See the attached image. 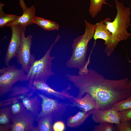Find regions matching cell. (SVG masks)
<instances>
[{
	"mask_svg": "<svg viewBox=\"0 0 131 131\" xmlns=\"http://www.w3.org/2000/svg\"><path fill=\"white\" fill-rule=\"evenodd\" d=\"M65 123L61 121H57L53 125V129L54 131H63L65 130Z\"/></svg>",
	"mask_w": 131,
	"mask_h": 131,
	"instance_id": "obj_28",
	"label": "cell"
},
{
	"mask_svg": "<svg viewBox=\"0 0 131 131\" xmlns=\"http://www.w3.org/2000/svg\"><path fill=\"white\" fill-rule=\"evenodd\" d=\"M94 126L93 131H116L117 130L113 123L103 122Z\"/></svg>",
	"mask_w": 131,
	"mask_h": 131,
	"instance_id": "obj_24",
	"label": "cell"
},
{
	"mask_svg": "<svg viewBox=\"0 0 131 131\" xmlns=\"http://www.w3.org/2000/svg\"><path fill=\"white\" fill-rule=\"evenodd\" d=\"M117 131H131V124L130 121L120 122L119 124H116Z\"/></svg>",
	"mask_w": 131,
	"mask_h": 131,
	"instance_id": "obj_25",
	"label": "cell"
},
{
	"mask_svg": "<svg viewBox=\"0 0 131 131\" xmlns=\"http://www.w3.org/2000/svg\"><path fill=\"white\" fill-rule=\"evenodd\" d=\"M130 122L131 123V120L130 121Z\"/></svg>",
	"mask_w": 131,
	"mask_h": 131,
	"instance_id": "obj_32",
	"label": "cell"
},
{
	"mask_svg": "<svg viewBox=\"0 0 131 131\" xmlns=\"http://www.w3.org/2000/svg\"><path fill=\"white\" fill-rule=\"evenodd\" d=\"M38 96L42 100L41 110L36 119L45 115L51 116L53 120L61 118L66 110V104L42 94Z\"/></svg>",
	"mask_w": 131,
	"mask_h": 131,
	"instance_id": "obj_6",
	"label": "cell"
},
{
	"mask_svg": "<svg viewBox=\"0 0 131 131\" xmlns=\"http://www.w3.org/2000/svg\"><path fill=\"white\" fill-rule=\"evenodd\" d=\"M60 36L58 35L44 56L40 59L35 60L26 74L28 86L31 89L33 82L35 81L46 82L48 78L54 75L52 69V61L55 58L50 53L54 45L58 41Z\"/></svg>",
	"mask_w": 131,
	"mask_h": 131,
	"instance_id": "obj_4",
	"label": "cell"
},
{
	"mask_svg": "<svg viewBox=\"0 0 131 131\" xmlns=\"http://www.w3.org/2000/svg\"><path fill=\"white\" fill-rule=\"evenodd\" d=\"M9 27L11 29V35L4 59L5 64L7 66L9 65L12 58L16 57L21 44L22 32L26 27L17 25Z\"/></svg>",
	"mask_w": 131,
	"mask_h": 131,
	"instance_id": "obj_9",
	"label": "cell"
},
{
	"mask_svg": "<svg viewBox=\"0 0 131 131\" xmlns=\"http://www.w3.org/2000/svg\"><path fill=\"white\" fill-rule=\"evenodd\" d=\"M19 4L21 6L23 11L25 10L27 8L24 1L23 0H19Z\"/></svg>",
	"mask_w": 131,
	"mask_h": 131,
	"instance_id": "obj_30",
	"label": "cell"
},
{
	"mask_svg": "<svg viewBox=\"0 0 131 131\" xmlns=\"http://www.w3.org/2000/svg\"><path fill=\"white\" fill-rule=\"evenodd\" d=\"M92 115V120L97 123L107 122L119 124L120 123L119 112L112 108Z\"/></svg>",
	"mask_w": 131,
	"mask_h": 131,
	"instance_id": "obj_12",
	"label": "cell"
},
{
	"mask_svg": "<svg viewBox=\"0 0 131 131\" xmlns=\"http://www.w3.org/2000/svg\"><path fill=\"white\" fill-rule=\"evenodd\" d=\"M33 22V24L37 25L45 31L57 30L59 27V25L56 22L37 16L35 17Z\"/></svg>",
	"mask_w": 131,
	"mask_h": 131,
	"instance_id": "obj_18",
	"label": "cell"
},
{
	"mask_svg": "<svg viewBox=\"0 0 131 131\" xmlns=\"http://www.w3.org/2000/svg\"><path fill=\"white\" fill-rule=\"evenodd\" d=\"M25 29L26 27L22 32L21 44L16 57L18 63L21 65V68L27 73L35 59L34 56L31 52L33 36L31 35L25 36Z\"/></svg>",
	"mask_w": 131,
	"mask_h": 131,
	"instance_id": "obj_7",
	"label": "cell"
},
{
	"mask_svg": "<svg viewBox=\"0 0 131 131\" xmlns=\"http://www.w3.org/2000/svg\"><path fill=\"white\" fill-rule=\"evenodd\" d=\"M66 76L78 89L77 98H81L88 93L95 99L96 107L90 111L91 114L111 108L114 104L131 95L130 82L127 78L119 80L106 79L91 69L82 74H67Z\"/></svg>",
	"mask_w": 131,
	"mask_h": 131,
	"instance_id": "obj_1",
	"label": "cell"
},
{
	"mask_svg": "<svg viewBox=\"0 0 131 131\" xmlns=\"http://www.w3.org/2000/svg\"><path fill=\"white\" fill-rule=\"evenodd\" d=\"M117 13L113 21L111 22L109 18L103 20L108 30L112 33L116 47L119 43L130 38L131 33L127 29L131 25L130 16V8L125 7L123 3L117 0L115 1Z\"/></svg>",
	"mask_w": 131,
	"mask_h": 131,
	"instance_id": "obj_3",
	"label": "cell"
},
{
	"mask_svg": "<svg viewBox=\"0 0 131 131\" xmlns=\"http://www.w3.org/2000/svg\"><path fill=\"white\" fill-rule=\"evenodd\" d=\"M30 96L25 97L22 99V102L25 107L36 118L39 113L41 102L37 97H30Z\"/></svg>",
	"mask_w": 131,
	"mask_h": 131,
	"instance_id": "obj_15",
	"label": "cell"
},
{
	"mask_svg": "<svg viewBox=\"0 0 131 131\" xmlns=\"http://www.w3.org/2000/svg\"><path fill=\"white\" fill-rule=\"evenodd\" d=\"M111 108L118 112H120L131 109V95L113 105Z\"/></svg>",
	"mask_w": 131,
	"mask_h": 131,
	"instance_id": "obj_23",
	"label": "cell"
},
{
	"mask_svg": "<svg viewBox=\"0 0 131 131\" xmlns=\"http://www.w3.org/2000/svg\"><path fill=\"white\" fill-rule=\"evenodd\" d=\"M95 25V29L93 38L95 41L98 39L104 40V44L106 46L105 52L107 56L109 57L116 47L112 34L107 29L106 25L103 20Z\"/></svg>",
	"mask_w": 131,
	"mask_h": 131,
	"instance_id": "obj_10",
	"label": "cell"
},
{
	"mask_svg": "<svg viewBox=\"0 0 131 131\" xmlns=\"http://www.w3.org/2000/svg\"><path fill=\"white\" fill-rule=\"evenodd\" d=\"M25 72L14 65H8L0 69V95L3 96L11 91L16 82L26 81Z\"/></svg>",
	"mask_w": 131,
	"mask_h": 131,
	"instance_id": "obj_5",
	"label": "cell"
},
{
	"mask_svg": "<svg viewBox=\"0 0 131 131\" xmlns=\"http://www.w3.org/2000/svg\"><path fill=\"white\" fill-rule=\"evenodd\" d=\"M70 101L72 103V106L76 107L84 112L93 110L96 107L95 99L88 93H86L83 97L80 98L73 97Z\"/></svg>",
	"mask_w": 131,
	"mask_h": 131,
	"instance_id": "obj_13",
	"label": "cell"
},
{
	"mask_svg": "<svg viewBox=\"0 0 131 131\" xmlns=\"http://www.w3.org/2000/svg\"><path fill=\"white\" fill-rule=\"evenodd\" d=\"M11 124L0 125V131H11Z\"/></svg>",
	"mask_w": 131,
	"mask_h": 131,
	"instance_id": "obj_29",
	"label": "cell"
},
{
	"mask_svg": "<svg viewBox=\"0 0 131 131\" xmlns=\"http://www.w3.org/2000/svg\"><path fill=\"white\" fill-rule=\"evenodd\" d=\"M90 115L91 114L89 111L78 112L74 115L71 116L68 118L66 121V125L70 128L78 127L83 123Z\"/></svg>",
	"mask_w": 131,
	"mask_h": 131,
	"instance_id": "obj_16",
	"label": "cell"
},
{
	"mask_svg": "<svg viewBox=\"0 0 131 131\" xmlns=\"http://www.w3.org/2000/svg\"><path fill=\"white\" fill-rule=\"evenodd\" d=\"M53 120L51 116L45 115L36 119L38 126L34 128L33 131H52Z\"/></svg>",
	"mask_w": 131,
	"mask_h": 131,
	"instance_id": "obj_17",
	"label": "cell"
},
{
	"mask_svg": "<svg viewBox=\"0 0 131 131\" xmlns=\"http://www.w3.org/2000/svg\"><path fill=\"white\" fill-rule=\"evenodd\" d=\"M31 90L28 86H15L13 87L11 92L9 95L11 98L23 95L31 96L32 93L28 94V93Z\"/></svg>",
	"mask_w": 131,
	"mask_h": 131,
	"instance_id": "obj_22",
	"label": "cell"
},
{
	"mask_svg": "<svg viewBox=\"0 0 131 131\" xmlns=\"http://www.w3.org/2000/svg\"><path fill=\"white\" fill-rule=\"evenodd\" d=\"M85 31L82 35L75 38L72 45V55L67 61L66 65L69 68H77L78 74L85 72L88 69L90 62L86 61V56L88 43L93 38L95 29V25L90 23L85 20Z\"/></svg>",
	"mask_w": 131,
	"mask_h": 131,
	"instance_id": "obj_2",
	"label": "cell"
},
{
	"mask_svg": "<svg viewBox=\"0 0 131 131\" xmlns=\"http://www.w3.org/2000/svg\"><path fill=\"white\" fill-rule=\"evenodd\" d=\"M119 113L120 122L130 121L131 120V109Z\"/></svg>",
	"mask_w": 131,
	"mask_h": 131,
	"instance_id": "obj_26",
	"label": "cell"
},
{
	"mask_svg": "<svg viewBox=\"0 0 131 131\" xmlns=\"http://www.w3.org/2000/svg\"><path fill=\"white\" fill-rule=\"evenodd\" d=\"M130 86H131V81L130 82Z\"/></svg>",
	"mask_w": 131,
	"mask_h": 131,
	"instance_id": "obj_31",
	"label": "cell"
},
{
	"mask_svg": "<svg viewBox=\"0 0 131 131\" xmlns=\"http://www.w3.org/2000/svg\"><path fill=\"white\" fill-rule=\"evenodd\" d=\"M31 88L32 90H36L45 92L63 100L68 99L70 100L74 97L68 92L69 90L71 89L70 85H69L65 89L61 92H59L52 88L47 84L46 82L35 81L33 82Z\"/></svg>",
	"mask_w": 131,
	"mask_h": 131,
	"instance_id": "obj_11",
	"label": "cell"
},
{
	"mask_svg": "<svg viewBox=\"0 0 131 131\" xmlns=\"http://www.w3.org/2000/svg\"><path fill=\"white\" fill-rule=\"evenodd\" d=\"M13 114L11 107H7L0 109V125L11 124Z\"/></svg>",
	"mask_w": 131,
	"mask_h": 131,
	"instance_id": "obj_21",
	"label": "cell"
},
{
	"mask_svg": "<svg viewBox=\"0 0 131 131\" xmlns=\"http://www.w3.org/2000/svg\"><path fill=\"white\" fill-rule=\"evenodd\" d=\"M108 0H90L89 9L90 14L92 17L95 18L101 11L103 4Z\"/></svg>",
	"mask_w": 131,
	"mask_h": 131,
	"instance_id": "obj_20",
	"label": "cell"
},
{
	"mask_svg": "<svg viewBox=\"0 0 131 131\" xmlns=\"http://www.w3.org/2000/svg\"><path fill=\"white\" fill-rule=\"evenodd\" d=\"M35 8L34 5L32 6L23 11L22 15L16 20L6 25V26L10 27L13 25H19L26 27L27 25H33L35 17Z\"/></svg>",
	"mask_w": 131,
	"mask_h": 131,
	"instance_id": "obj_14",
	"label": "cell"
},
{
	"mask_svg": "<svg viewBox=\"0 0 131 131\" xmlns=\"http://www.w3.org/2000/svg\"><path fill=\"white\" fill-rule=\"evenodd\" d=\"M25 107L22 102L15 103L10 107L13 115L20 112Z\"/></svg>",
	"mask_w": 131,
	"mask_h": 131,
	"instance_id": "obj_27",
	"label": "cell"
},
{
	"mask_svg": "<svg viewBox=\"0 0 131 131\" xmlns=\"http://www.w3.org/2000/svg\"><path fill=\"white\" fill-rule=\"evenodd\" d=\"M36 117L25 107L19 113L13 115L11 131H33Z\"/></svg>",
	"mask_w": 131,
	"mask_h": 131,
	"instance_id": "obj_8",
	"label": "cell"
},
{
	"mask_svg": "<svg viewBox=\"0 0 131 131\" xmlns=\"http://www.w3.org/2000/svg\"><path fill=\"white\" fill-rule=\"evenodd\" d=\"M0 27L2 28L16 20L19 16L15 15L5 13L3 10L4 5L0 3Z\"/></svg>",
	"mask_w": 131,
	"mask_h": 131,
	"instance_id": "obj_19",
	"label": "cell"
}]
</instances>
